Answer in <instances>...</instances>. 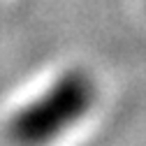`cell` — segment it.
I'll list each match as a JSON object with an SVG mask.
<instances>
[{
  "label": "cell",
  "mask_w": 146,
  "mask_h": 146,
  "mask_svg": "<svg viewBox=\"0 0 146 146\" xmlns=\"http://www.w3.org/2000/svg\"><path fill=\"white\" fill-rule=\"evenodd\" d=\"M98 100L93 74L81 67L65 70L42 93L9 114L5 132L12 146H51L74 127Z\"/></svg>",
  "instance_id": "cell-1"
}]
</instances>
